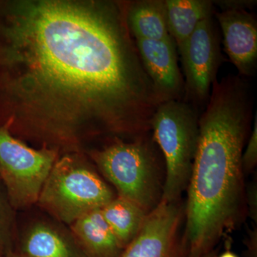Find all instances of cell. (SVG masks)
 <instances>
[{
    "label": "cell",
    "mask_w": 257,
    "mask_h": 257,
    "mask_svg": "<svg viewBox=\"0 0 257 257\" xmlns=\"http://www.w3.org/2000/svg\"><path fill=\"white\" fill-rule=\"evenodd\" d=\"M126 23L125 3L0 2V92L10 131L65 154L81 133L133 139L162 103Z\"/></svg>",
    "instance_id": "1"
},
{
    "label": "cell",
    "mask_w": 257,
    "mask_h": 257,
    "mask_svg": "<svg viewBox=\"0 0 257 257\" xmlns=\"http://www.w3.org/2000/svg\"><path fill=\"white\" fill-rule=\"evenodd\" d=\"M252 104L251 88L241 76H226L213 84L199 116V140L187 187L182 239L187 257H202L214 250L243 215L241 157Z\"/></svg>",
    "instance_id": "2"
},
{
    "label": "cell",
    "mask_w": 257,
    "mask_h": 257,
    "mask_svg": "<svg viewBox=\"0 0 257 257\" xmlns=\"http://www.w3.org/2000/svg\"><path fill=\"white\" fill-rule=\"evenodd\" d=\"M151 132L131 142L115 139L89 152L101 175L116 189L117 197L135 203L147 214L160 202V159Z\"/></svg>",
    "instance_id": "3"
},
{
    "label": "cell",
    "mask_w": 257,
    "mask_h": 257,
    "mask_svg": "<svg viewBox=\"0 0 257 257\" xmlns=\"http://www.w3.org/2000/svg\"><path fill=\"white\" fill-rule=\"evenodd\" d=\"M199 116L198 108L184 99L162 103L152 116V138L166 165L161 200L178 202L188 187L199 140Z\"/></svg>",
    "instance_id": "4"
},
{
    "label": "cell",
    "mask_w": 257,
    "mask_h": 257,
    "mask_svg": "<svg viewBox=\"0 0 257 257\" xmlns=\"http://www.w3.org/2000/svg\"><path fill=\"white\" fill-rule=\"evenodd\" d=\"M115 198L109 186L79 153L59 157L37 204L57 221L71 225Z\"/></svg>",
    "instance_id": "5"
},
{
    "label": "cell",
    "mask_w": 257,
    "mask_h": 257,
    "mask_svg": "<svg viewBox=\"0 0 257 257\" xmlns=\"http://www.w3.org/2000/svg\"><path fill=\"white\" fill-rule=\"evenodd\" d=\"M59 157L57 150L32 148L15 138L8 121L0 126V177L13 207L23 209L37 204Z\"/></svg>",
    "instance_id": "6"
},
{
    "label": "cell",
    "mask_w": 257,
    "mask_h": 257,
    "mask_svg": "<svg viewBox=\"0 0 257 257\" xmlns=\"http://www.w3.org/2000/svg\"><path fill=\"white\" fill-rule=\"evenodd\" d=\"M184 70V100L205 107L221 62L219 33L213 17L203 20L179 51Z\"/></svg>",
    "instance_id": "7"
},
{
    "label": "cell",
    "mask_w": 257,
    "mask_h": 257,
    "mask_svg": "<svg viewBox=\"0 0 257 257\" xmlns=\"http://www.w3.org/2000/svg\"><path fill=\"white\" fill-rule=\"evenodd\" d=\"M182 218L177 202L161 200L147 214L141 229L121 257H187L179 238Z\"/></svg>",
    "instance_id": "8"
},
{
    "label": "cell",
    "mask_w": 257,
    "mask_h": 257,
    "mask_svg": "<svg viewBox=\"0 0 257 257\" xmlns=\"http://www.w3.org/2000/svg\"><path fill=\"white\" fill-rule=\"evenodd\" d=\"M140 58L162 103L184 99V79L178 51L170 36L160 40H135Z\"/></svg>",
    "instance_id": "9"
},
{
    "label": "cell",
    "mask_w": 257,
    "mask_h": 257,
    "mask_svg": "<svg viewBox=\"0 0 257 257\" xmlns=\"http://www.w3.org/2000/svg\"><path fill=\"white\" fill-rule=\"evenodd\" d=\"M224 51L241 77H251L257 63V21L247 10L228 9L215 14Z\"/></svg>",
    "instance_id": "10"
},
{
    "label": "cell",
    "mask_w": 257,
    "mask_h": 257,
    "mask_svg": "<svg viewBox=\"0 0 257 257\" xmlns=\"http://www.w3.org/2000/svg\"><path fill=\"white\" fill-rule=\"evenodd\" d=\"M21 253L28 257H88L71 232L45 221L28 228Z\"/></svg>",
    "instance_id": "11"
},
{
    "label": "cell",
    "mask_w": 257,
    "mask_h": 257,
    "mask_svg": "<svg viewBox=\"0 0 257 257\" xmlns=\"http://www.w3.org/2000/svg\"><path fill=\"white\" fill-rule=\"evenodd\" d=\"M70 232L88 257H121L124 248L98 209L72 223Z\"/></svg>",
    "instance_id": "12"
},
{
    "label": "cell",
    "mask_w": 257,
    "mask_h": 257,
    "mask_svg": "<svg viewBox=\"0 0 257 257\" xmlns=\"http://www.w3.org/2000/svg\"><path fill=\"white\" fill-rule=\"evenodd\" d=\"M126 23L135 40H160L170 37L165 0H138L126 3Z\"/></svg>",
    "instance_id": "13"
},
{
    "label": "cell",
    "mask_w": 257,
    "mask_h": 257,
    "mask_svg": "<svg viewBox=\"0 0 257 257\" xmlns=\"http://www.w3.org/2000/svg\"><path fill=\"white\" fill-rule=\"evenodd\" d=\"M165 5L169 33L178 52L198 25L214 13V3L209 0H165Z\"/></svg>",
    "instance_id": "14"
},
{
    "label": "cell",
    "mask_w": 257,
    "mask_h": 257,
    "mask_svg": "<svg viewBox=\"0 0 257 257\" xmlns=\"http://www.w3.org/2000/svg\"><path fill=\"white\" fill-rule=\"evenodd\" d=\"M100 209L124 249L136 237L148 214L135 203L119 197H115Z\"/></svg>",
    "instance_id": "15"
},
{
    "label": "cell",
    "mask_w": 257,
    "mask_h": 257,
    "mask_svg": "<svg viewBox=\"0 0 257 257\" xmlns=\"http://www.w3.org/2000/svg\"><path fill=\"white\" fill-rule=\"evenodd\" d=\"M257 163V116L255 113L253 127L251 135L248 138L247 146L246 150L243 152L241 157V165L243 172H251Z\"/></svg>",
    "instance_id": "16"
},
{
    "label": "cell",
    "mask_w": 257,
    "mask_h": 257,
    "mask_svg": "<svg viewBox=\"0 0 257 257\" xmlns=\"http://www.w3.org/2000/svg\"><path fill=\"white\" fill-rule=\"evenodd\" d=\"M256 1L250 0H224V1L213 2L214 5L220 7L221 10L228 9L248 10L253 8Z\"/></svg>",
    "instance_id": "17"
},
{
    "label": "cell",
    "mask_w": 257,
    "mask_h": 257,
    "mask_svg": "<svg viewBox=\"0 0 257 257\" xmlns=\"http://www.w3.org/2000/svg\"><path fill=\"white\" fill-rule=\"evenodd\" d=\"M9 239V226L7 221L3 206L0 203V251L8 242Z\"/></svg>",
    "instance_id": "18"
},
{
    "label": "cell",
    "mask_w": 257,
    "mask_h": 257,
    "mask_svg": "<svg viewBox=\"0 0 257 257\" xmlns=\"http://www.w3.org/2000/svg\"><path fill=\"white\" fill-rule=\"evenodd\" d=\"M256 186L252 185L247 192V203L248 216L256 222Z\"/></svg>",
    "instance_id": "19"
},
{
    "label": "cell",
    "mask_w": 257,
    "mask_h": 257,
    "mask_svg": "<svg viewBox=\"0 0 257 257\" xmlns=\"http://www.w3.org/2000/svg\"><path fill=\"white\" fill-rule=\"evenodd\" d=\"M256 229L248 233L247 257H256Z\"/></svg>",
    "instance_id": "20"
},
{
    "label": "cell",
    "mask_w": 257,
    "mask_h": 257,
    "mask_svg": "<svg viewBox=\"0 0 257 257\" xmlns=\"http://www.w3.org/2000/svg\"><path fill=\"white\" fill-rule=\"evenodd\" d=\"M4 257H28L24 255L23 253H16L14 252V251H12L9 250V251H7L6 254Z\"/></svg>",
    "instance_id": "21"
},
{
    "label": "cell",
    "mask_w": 257,
    "mask_h": 257,
    "mask_svg": "<svg viewBox=\"0 0 257 257\" xmlns=\"http://www.w3.org/2000/svg\"><path fill=\"white\" fill-rule=\"evenodd\" d=\"M215 257H239L236 253L232 252V251H225V252L221 253L219 256H216Z\"/></svg>",
    "instance_id": "22"
},
{
    "label": "cell",
    "mask_w": 257,
    "mask_h": 257,
    "mask_svg": "<svg viewBox=\"0 0 257 257\" xmlns=\"http://www.w3.org/2000/svg\"><path fill=\"white\" fill-rule=\"evenodd\" d=\"M216 256V250H212L210 252L206 253L205 255L202 257H215Z\"/></svg>",
    "instance_id": "23"
},
{
    "label": "cell",
    "mask_w": 257,
    "mask_h": 257,
    "mask_svg": "<svg viewBox=\"0 0 257 257\" xmlns=\"http://www.w3.org/2000/svg\"><path fill=\"white\" fill-rule=\"evenodd\" d=\"M0 257H4L3 255V253H2V251H0Z\"/></svg>",
    "instance_id": "24"
}]
</instances>
